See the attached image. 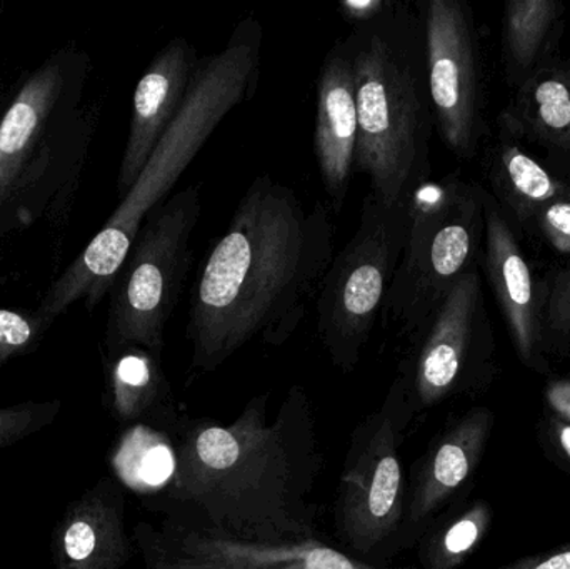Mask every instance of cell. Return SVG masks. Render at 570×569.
I'll use <instances>...</instances> for the list:
<instances>
[{
    "instance_id": "obj_23",
    "label": "cell",
    "mask_w": 570,
    "mask_h": 569,
    "mask_svg": "<svg viewBox=\"0 0 570 569\" xmlns=\"http://www.w3.org/2000/svg\"><path fill=\"white\" fill-rule=\"evenodd\" d=\"M401 487V468L392 457L384 458L375 468L368 491V510L372 517L384 518L394 507Z\"/></svg>"
},
{
    "instance_id": "obj_13",
    "label": "cell",
    "mask_w": 570,
    "mask_h": 569,
    "mask_svg": "<svg viewBox=\"0 0 570 569\" xmlns=\"http://www.w3.org/2000/svg\"><path fill=\"white\" fill-rule=\"evenodd\" d=\"M129 555L122 503L109 480L70 501L50 537L53 569H119Z\"/></svg>"
},
{
    "instance_id": "obj_19",
    "label": "cell",
    "mask_w": 570,
    "mask_h": 569,
    "mask_svg": "<svg viewBox=\"0 0 570 569\" xmlns=\"http://www.w3.org/2000/svg\"><path fill=\"white\" fill-rule=\"evenodd\" d=\"M52 324L37 310L0 307V370L17 357L36 353Z\"/></svg>"
},
{
    "instance_id": "obj_2",
    "label": "cell",
    "mask_w": 570,
    "mask_h": 569,
    "mask_svg": "<svg viewBox=\"0 0 570 569\" xmlns=\"http://www.w3.org/2000/svg\"><path fill=\"white\" fill-rule=\"evenodd\" d=\"M92 59L76 42L23 70L0 100V239L69 224L100 122Z\"/></svg>"
},
{
    "instance_id": "obj_26",
    "label": "cell",
    "mask_w": 570,
    "mask_h": 569,
    "mask_svg": "<svg viewBox=\"0 0 570 569\" xmlns=\"http://www.w3.org/2000/svg\"><path fill=\"white\" fill-rule=\"evenodd\" d=\"M499 569H570V541L554 550L521 558Z\"/></svg>"
},
{
    "instance_id": "obj_28",
    "label": "cell",
    "mask_w": 570,
    "mask_h": 569,
    "mask_svg": "<svg viewBox=\"0 0 570 569\" xmlns=\"http://www.w3.org/2000/svg\"><path fill=\"white\" fill-rule=\"evenodd\" d=\"M544 400L556 418L570 423V377L551 381L546 387Z\"/></svg>"
},
{
    "instance_id": "obj_5",
    "label": "cell",
    "mask_w": 570,
    "mask_h": 569,
    "mask_svg": "<svg viewBox=\"0 0 570 569\" xmlns=\"http://www.w3.org/2000/svg\"><path fill=\"white\" fill-rule=\"evenodd\" d=\"M484 189L449 176L425 180L409 200L404 253L385 294L384 324L414 334L445 294L478 267Z\"/></svg>"
},
{
    "instance_id": "obj_17",
    "label": "cell",
    "mask_w": 570,
    "mask_h": 569,
    "mask_svg": "<svg viewBox=\"0 0 570 569\" xmlns=\"http://www.w3.org/2000/svg\"><path fill=\"white\" fill-rule=\"evenodd\" d=\"M561 17L562 3L556 0H514L508 3L504 46L512 69L524 72L535 66Z\"/></svg>"
},
{
    "instance_id": "obj_1",
    "label": "cell",
    "mask_w": 570,
    "mask_h": 569,
    "mask_svg": "<svg viewBox=\"0 0 570 569\" xmlns=\"http://www.w3.org/2000/svg\"><path fill=\"white\" fill-rule=\"evenodd\" d=\"M334 259V224L287 184L257 176L197 273L187 337L194 361L214 367L261 337L283 344L317 301Z\"/></svg>"
},
{
    "instance_id": "obj_7",
    "label": "cell",
    "mask_w": 570,
    "mask_h": 569,
    "mask_svg": "<svg viewBox=\"0 0 570 569\" xmlns=\"http://www.w3.org/2000/svg\"><path fill=\"white\" fill-rule=\"evenodd\" d=\"M407 229L409 203L384 206L371 193L364 197L357 230L334 254L315 301L318 334L337 360H355L381 316Z\"/></svg>"
},
{
    "instance_id": "obj_10",
    "label": "cell",
    "mask_w": 570,
    "mask_h": 569,
    "mask_svg": "<svg viewBox=\"0 0 570 569\" xmlns=\"http://www.w3.org/2000/svg\"><path fill=\"white\" fill-rule=\"evenodd\" d=\"M196 47L176 37L157 52L134 90L129 136L120 160L117 194L129 193L147 160L184 109L200 66Z\"/></svg>"
},
{
    "instance_id": "obj_22",
    "label": "cell",
    "mask_w": 570,
    "mask_h": 569,
    "mask_svg": "<svg viewBox=\"0 0 570 569\" xmlns=\"http://www.w3.org/2000/svg\"><path fill=\"white\" fill-rule=\"evenodd\" d=\"M542 316L549 333L570 343V267L556 274L549 283Z\"/></svg>"
},
{
    "instance_id": "obj_6",
    "label": "cell",
    "mask_w": 570,
    "mask_h": 569,
    "mask_svg": "<svg viewBox=\"0 0 570 569\" xmlns=\"http://www.w3.org/2000/svg\"><path fill=\"white\" fill-rule=\"evenodd\" d=\"M200 213L199 186H187L147 217L109 291L107 350L136 344L163 351L193 264L190 239Z\"/></svg>"
},
{
    "instance_id": "obj_25",
    "label": "cell",
    "mask_w": 570,
    "mask_h": 569,
    "mask_svg": "<svg viewBox=\"0 0 570 569\" xmlns=\"http://www.w3.org/2000/svg\"><path fill=\"white\" fill-rule=\"evenodd\" d=\"M173 471L174 458L167 447L149 448L136 463L137 478L149 487L166 483Z\"/></svg>"
},
{
    "instance_id": "obj_29",
    "label": "cell",
    "mask_w": 570,
    "mask_h": 569,
    "mask_svg": "<svg viewBox=\"0 0 570 569\" xmlns=\"http://www.w3.org/2000/svg\"><path fill=\"white\" fill-rule=\"evenodd\" d=\"M301 569H357L342 553L327 548H315L305 555Z\"/></svg>"
},
{
    "instance_id": "obj_12",
    "label": "cell",
    "mask_w": 570,
    "mask_h": 569,
    "mask_svg": "<svg viewBox=\"0 0 570 569\" xmlns=\"http://www.w3.org/2000/svg\"><path fill=\"white\" fill-rule=\"evenodd\" d=\"M484 269L518 356L539 370L544 324L531 266L499 204L484 190Z\"/></svg>"
},
{
    "instance_id": "obj_9",
    "label": "cell",
    "mask_w": 570,
    "mask_h": 569,
    "mask_svg": "<svg viewBox=\"0 0 570 569\" xmlns=\"http://www.w3.org/2000/svg\"><path fill=\"white\" fill-rule=\"evenodd\" d=\"M415 384L425 401L445 396L464 376L488 334L478 267L468 271L415 331Z\"/></svg>"
},
{
    "instance_id": "obj_16",
    "label": "cell",
    "mask_w": 570,
    "mask_h": 569,
    "mask_svg": "<svg viewBox=\"0 0 570 569\" xmlns=\"http://www.w3.org/2000/svg\"><path fill=\"white\" fill-rule=\"evenodd\" d=\"M492 423L494 418L491 411H474L462 421L452 436L441 444L432 461L428 504L438 503L441 498L468 480L481 460Z\"/></svg>"
},
{
    "instance_id": "obj_20",
    "label": "cell",
    "mask_w": 570,
    "mask_h": 569,
    "mask_svg": "<svg viewBox=\"0 0 570 569\" xmlns=\"http://www.w3.org/2000/svg\"><path fill=\"white\" fill-rule=\"evenodd\" d=\"M62 410L59 400L23 401L12 406H0V451L33 436L53 424Z\"/></svg>"
},
{
    "instance_id": "obj_11",
    "label": "cell",
    "mask_w": 570,
    "mask_h": 569,
    "mask_svg": "<svg viewBox=\"0 0 570 569\" xmlns=\"http://www.w3.org/2000/svg\"><path fill=\"white\" fill-rule=\"evenodd\" d=\"M315 160L332 210L341 213L355 176L357 104L354 76L345 40L325 56L317 77L314 139Z\"/></svg>"
},
{
    "instance_id": "obj_30",
    "label": "cell",
    "mask_w": 570,
    "mask_h": 569,
    "mask_svg": "<svg viewBox=\"0 0 570 569\" xmlns=\"http://www.w3.org/2000/svg\"><path fill=\"white\" fill-rule=\"evenodd\" d=\"M549 424H551L552 440L556 441L559 450L570 461V423L554 416Z\"/></svg>"
},
{
    "instance_id": "obj_14",
    "label": "cell",
    "mask_w": 570,
    "mask_h": 569,
    "mask_svg": "<svg viewBox=\"0 0 570 569\" xmlns=\"http://www.w3.org/2000/svg\"><path fill=\"white\" fill-rule=\"evenodd\" d=\"M492 180L512 213L534 227L556 253L570 256V183L554 176L519 144L502 140Z\"/></svg>"
},
{
    "instance_id": "obj_8",
    "label": "cell",
    "mask_w": 570,
    "mask_h": 569,
    "mask_svg": "<svg viewBox=\"0 0 570 569\" xmlns=\"http://www.w3.org/2000/svg\"><path fill=\"white\" fill-rule=\"evenodd\" d=\"M432 117L445 146L469 159L482 134L474 23L465 3L429 0L422 13Z\"/></svg>"
},
{
    "instance_id": "obj_18",
    "label": "cell",
    "mask_w": 570,
    "mask_h": 569,
    "mask_svg": "<svg viewBox=\"0 0 570 569\" xmlns=\"http://www.w3.org/2000/svg\"><path fill=\"white\" fill-rule=\"evenodd\" d=\"M156 353L136 344L107 350L106 371L110 404L120 418L144 410L159 386Z\"/></svg>"
},
{
    "instance_id": "obj_15",
    "label": "cell",
    "mask_w": 570,
    "mask_h": 569,
    "mask_svg": "<svg viewBox=\"0 0 570 569\" xmlns=\"http://www.w3.org/2000/svg\"><path fill=\"white\" fill-rule=\"evenodd\" d=\"M515 122L549 153L570 159V62L539 69L522 84Z\"/></svg>"
},
{
    "instance_id": "obj_27",
    "label": "cell",
    "mask_w": 570,
    "mask_h": 569,
    "mask_svg": "<svg viewBox=\"0 0 570 569\" xmlns=\"http://www.w3.org/2000/svg\"><path fill=\"white\" fill-rule=\"evenodd\" d=\"M389 2L385 0H364V2H355V0H347L341 6V16L351 23L352 27L361 26V23L371 22L377 19Z\"/></svg>"
},
{
    "instance_id": "obj_24",
    "label": "cell",
    "mask_w": 570,
    "mask_h": 569,
    "mask_svg": "<svg viewBox=\"0 0 570 569\" xmlns=\"http://www.w3.org/2000/svg\"><path fill=\"white\" fill-rule=\"evenodd\" d=\"M197 454L206 467L213 470H227L239 460L240 448L229 431L210 428L197 440Z\"/></svg>"
},
{
    "instance_id": "obj_21",
    "label": "cell",
    "mask_w": 570,
    "mask_h": 569,
    "mask_svg": "<svg viewBox=\"0 0 570 569\" xmlns=\"http://www.w3.org/2000/svg\"><path fill=\"white\" fill-rule=\"evenodd\" d=\"M492 511L485 503H478L455 521L448 533L442 538L441 557L445 565H454L461 561L465 555L471 553L485 531L491 527Z\"/></svg>"
},
{
    "instance_id": "obj_3",
    "label": "cell",
    "mask_w": 570,
    "mask_h": 569,
    "mask_svg": "<svg viewBox=\"0 0 570 569\" xmlns=\"http://www.w3.org/2000/svg\"><path fill=\"white\" fill-rule=\"evenodd\" d=\"M264 29L254 16L237 23L219 52L200 59L184 109L147 160L129 193L102 229L50 284L40 301L43 317L56 323L73 303L94 311L109 294L147 217L164 204L223 120L259 87Z\"/></svg>"
},
{
    "instance_id": "obj_4",
    "label": "cell",
    "mask_w": 570,
    "mask_h": 569,
    "mask_svg": "<svg viewBox=\"0 0 570 569\" xmlns=\"http://www.w3.org/2000/svg\"><path fill=\"white\" fill-rule=\"evenodd\" d=\"M357 104L355 174L384 206L407 204L431 179L434 126L425 70L424 23L409 3L389 2L345 37Z\"/></svg>"
}]
</instances>
